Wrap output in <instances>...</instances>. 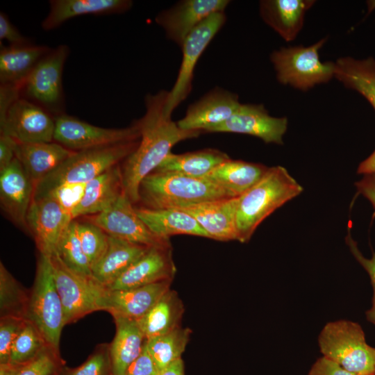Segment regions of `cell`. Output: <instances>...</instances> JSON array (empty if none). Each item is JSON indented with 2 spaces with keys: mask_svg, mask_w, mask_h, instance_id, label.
<instances>
[{
  "mask_svg": "<svg viewBox=\"0 0 375 375\" xmlns=\"http://www.w3.org/2000/svg\"><path fill=\"white\" fill-rule=\"evenodd\" d=\"M48 347L37 327L27 319L12 345L9 363L13 365H25Z\"/></svg>",
  "mask_w": 375,
  "mask_h": 375,
  "instance_id": "cell-36",
  "label": "cell"
},
{
  "mask_svg": "<svg viewBox=\"0 0 375 375\" xmlns=\"http://www.w3.org/2000/svg\"><path fill=\"white\" fill-rule=\"evenodd\" d=\"M269 167L229 158L214 168L205 178L224 189L232 198L241 196L256 184Z\"/></svg>",
  "mask_w": 375,
  "mask_h": 375,
  "instance_id": "cell-28",
  "label": "cell"
},
{
  "mask_svg": "<svg viewBox=\"0 0 375 375\" xmlns=\"http://www.w3.org/2000/svg\"><path fill=\"white\" fill-rule=\"evenodd\" d=\"M147 228L157 237L169 240L174 235L185 234L209 238L197 221L177 208H135Z\"/></svg>",
  "mask_w": 375,
  "mask_h": 375,
  "instance_id": "cell-27",
  "label": "cell"
},
{
  "mask_svg": "<svg viewBox=\"0 0 375 375\" xmlns=\"http://www.w3.org/2000/svg\"><path fill=\"white\" fill-rule=\"evenodd\" d=\"M227 0H185L160 12L156 23L163 28L167 36L182 46L190 33L212 13L224 12Z\"/></svg>",
  "mask_w": 375,
  "mask_h": 375,
  "instance_id": "cell-16",
  "label": "cell"
},
{
  "mask_svg": "<svg viewBox=\"0 0 375 375\" xmlns=\"http://www.w3.org/2000/svg\"><path fill=\"white\" fill-rule=\"evenodd\" d=\"M287 127V118L270 116L262 105L241 104L227 121L208 132L248 134L266 143L281 144Z\"/></svg>",
  "mask_w": 375,
  "mask_h": 375,
  "instance_id": "cell-15",
  "label": "cell"
},
{
  "mask_svg": "<svg viewBox=\"0 0 375 375\" xmlns=\"http://www.w3.org/2000/svg\"><path fill=\"white\" fill-rule=\"evenodd\" d=\"M176 273L171 247H153L106 288L126 290L164 281H172Z\"/></svg>",
  "mask_w": 375,
  "mask_h": 375,
  "instance_id": "cell-18",
  "label": "cell"
},
{
  "mask_svg": "<svg viewBox=\"0 0 375 375\" xmlns=\"http://www.w3.org/2000/svg\"><path fill=\"white\" fill-rule=\"evenodd\" d=\"M226 22L224 12L212 13L187 36L181 48L182 60L176 82L168 93L165 110L172 115L173 110L190 94L192 90L195 66L206 47Z\"/></svg>",
  "mask_w": 375,
  "mask_h": 375,
  "instance_id": "cell-10",
  "label": "cell"
},
{
  "mask_svg": "<svg viewBox=\"0 0 375 375\" xmlns=\"http://www.w3.org/2000/svg\"><path fill=\"white\" fill-rule=\"evenodd\" d=\"M123 193L122 170L116 165L86 183L83 196L72 212V219L103 212Z\"/></svg>",
  "mask_w": 375,
  "mask_h": 375,
  "instance_id": "cell-22",
  "label": "cell"
},
{
  "mask_svg": "<svg viewBox=\"0 0 375 375\" xmlns=\"http://www.w3.org/2000/svg\"><path fill=\"white\" fill-rule=\"evenodd\" d=\"M72 217L53 199L44 197L33 200L26 217L27 227L33 233L41 254H55L60 238Z\"/></svg>",
  "mask_w": 375,
  "mask_h": 375,
  "instance_id": "cell-14",
  "label": "cell"
},
{
  "mask_svg": "<svg viewBox=\"0 0 375 375\" xmlns=\"http://www.w3.org/2000/svg\"><path fill=\"white\" fill-rule=\"evenodd\" d=\"M0 129L17 143L49 142L55 119L39 105L19 97L0 114Z\"/></svg>",
  "mask_w": 375,
  "mask_h": 375,
  "instance_id": "cell-11",
  "label": "cell"
},
{
  "mask_svg": "<svg viewBox=\"0 0 375 375\" xmlns=\"http://www.w3.org/2000/svg\"><path fill=\"white\" fill-rule=\"evenodd\" d=\"M312 0H265L260 3L265 22L286 41L293 40L301 29Z\"/></svg>",
  "mask_w": 375,
  "mask_h": 375,
  "instance_id": "cell-26",
  "label": "cell"
},
{
  "mask_svg": "<svg viewBox=\"0 0 375 375\" xmlns=\"http://www.w3.org/2000/svg\"><path fill=\"white\" fill-rule=\"evenodd\" d=\"M140 200L148 208H178L202 202L232 198L206 178L153 172L140 183Z\"/></svg>",
  "mask_w": 375,
  "mask_h": 375,
  "instance_id": "cell-3",
  "label": "cell"
},
{
  "mask_svg": "<svg viewBox=\"0 0 375 375\" xmlns=\"http://www.w3.org/2000/svg\"><path fill=\"white\" fill-rule=\"evenodd\" d=\"M159 372L149 356L145 342L138 358L130 365L125 375H158Z\"/></svg>",
  "mask_w": 375,
  "mask_h": 375,
  "instance_id": "cell-44",
  "label": "cell"
},
{
  "mask_svg": "<svg viewBox=\"0 0 375 375\" xmlns=\"http://www.w3.org/2000/svg\"><path fill=\"white\" fill-rule=\"evenodd\" d=\"M74 151L59 143H17L15 158L35 185L56 169Z\"/></svg>",
  "mask_w": 375,
  "mask_h": 375,
  "instance_id": "cell-25",
  "label": "cell"
},
{
  "mask_svg": "<svg viewBox=\"0 0 375 375\" xmlns=\"http://www.w3.org/2000/svg\"><path fill=\"white\" fill-rule=\"evenodd\" d=\"M116 333L110 347L112 375H125L142 351L145 338L137 322L115 317Z\"/></svg>",
  "mask_w": 375,
  "mask_h": 375,
  "instance_id": "cell-29",
  "label": "cell"
},
{
  "mask_svg": "<svg viewBox=\"0 0 375 375\" xmlns=\"http://www.w3.org/2000/svg\"><path fill=\"white\" fill-rule=\"evenodd\" d=\"M78 238L91 268L101 259L108 246V235L92 222H77Z\"/></svg>",
  "mask_w": 375,
  "mask_h": 375,
  "instance_id": "cell-38",
  "label": "cell"
},
{
  "mask_svg": "<svg viewBox=\"0 0 375 375\" xmlns=\"http://www.w3.org/2000/svg\"><path fill=\"white\" fill-rule=\"evenodd\" d=\"M302 191V186L285 167H269L256 184L237 197V240L248 242L265 219Z\"/></svg>",
  "mask_w": 375,
  "mask_h": 375,
  "instance_id": "cell-2",
  "label": "cell"
},
{
  "mask_svg": "<svg viewBox=\"0 0 375 375\" xmlns=\"http://www.w3.org/2000/svg\"><path fill=\"white\" fill-rule=\"evenodd\" d=\"M150 248L108 235V249L101 259L92 267V278L106 288L143 256Z\"/></svg>",
  "mask_w": 375,
  "mask_h": 375,
  "instance_id": "cell-24",
  "label": "cell"
},
{
  "mask_svg": "<svg viewBox=\"0 0 375 375\" xmlns=\"http://www.w3.org/2000/svg\"><path fill=\"white\" fill-rule=\"evenodd\" d=\"M184 307L178 294L168 290L137 324L146 340L167 334L181 326Z\"/></svg>",
  "mask_w": 375,
  "mask_h": 375,
  "instance_id": "cell-31",
  "label": "cell"
},
{
  "mask_svg": "<svg viewBox=\"0 0 375 375\" xmlns=\"http://www.w3.org/2000/svg\"><path fill=\"white\" fill-rule=\"evenodd\" d=\"M158 375H185L184 364L179 358L162 370Z\"/></svg>",
  "mask_w": 375,
  "mask_h": 375,
  "instance_id": "cell-49",
  "label": "cell"
},
{
  "mask_svg": "<svg viewBox=\"0 0 375 375\" xmlns=\"http://www.w3.org/2000/svg\"><path fill=\"white\" fill-rule=\"evenodd\" d=\"M112 375V374H111Z\"/></svg>",
  "mask_w": 375,
  "mask_h": 375,
  "instance_id": "cell-53",
  "label": "cell"
},
{
  "mask_svg": "<svg viewBox=\"0 0 375 375\" xmlns=\"http://www.w3.org/2000/svg\"><path fill=\"white\" fill-rule=\"evenodd\" d=\"M323 356L356 375H374L375 348L365 340L362 327L347 320L326 324L319 336Z\"/></svg>",
  "mask_w": 375,
  "mask_h": 375,
  "instance_id": "cell-5",
  "label": "cell"
},
{
  "mask_svg": "<svg viewBox=\"0 0 375 375\" xmlns=\"http://www.w3.org/2000/svg\"><path fill=\"white\" fill-rule=\"evenodd\" d=\"M26 318L37 327L48 346L57 353L65 322L53 278L51 256L40 253Z\"/></svg>",
  "mask_w": 375,
  "mask_h": 375,
  "instance_id": "cell-6",
  "label": "cell"
},
{
  "mask_svg": "<svg viewBox=\"0 0 375 375\" xmlns=\"http://www.w3.org/2000/svg\"><path fill=\"white\" fill-rule=\"evenodd\" d=\"M51 50L43 46L10 45L0 51L1 85L22 86L37 63Z\"/></svg>",
  "mask_w": 375,
  "mask_h": 375,
  "instance_id": "cell-30",
  "label": "cell"
},
{
  "mask_svg": "<svg viewBox=\"0 0 375 375\" xmlns=\"http://www.w3.org/2000/svg\"><path fill=\"white\" fill-rule=\"evenodd\" d=\"M326 39L309 47H282L271 55L278 81L301 90L326 83L335 74V62H322L319 49Z\"/></svg>",
  "mask_w": 375,
  "mask_h": 375,
  "instance_id": "cell-7",
  "label": "cell"
},
{
  "mask_svg": "<svg viewBox=\"0 0 375 375\" xmlns=\"http://www.w3.org/2000/svg\"><path fill=\"white\" fill-rule=\"evenodd\" d=\"M229 158L226 153L213 149L181 154L170 153L153 172L205 178L214 168Z\"/></svg>",
  "mask_w": 375,
  "mask_h": 375,
  "instance_id": "cell-32",
  "label": "cell"
},
{
  "mask_svg": "<svg viewBox=\"0 0 375 375\" xmlns=\"http://www.w3.org/2000/svg\"><path fill=\"white\" fill-rule=\"evenodd\" d=\"M358 192L367 198L375 208V173L366 174L356 183Z\"/></svg>",
  "mask_w": 375,
  "mask_h": 375,
  "instance_id": "cell-48",
  "label": "cell"
},
{
  "mask_svg": "<svg viewBox=\"0 0 375 375\" xmlns=\"http://www.w3.org/2000/svg\"><path fill=\"white\" fill-rule=\"evenodd\" d=\"M172 281H164L126 290L106 288L102 310L112 317L138 320L143 317L170 290Z\"/></svg>",
  "mask_w": 375,
  "mask_h": 375,
  "instance_id": "cell-19",
  "label": "cell"
},
{
  "mask_svg": "<svg viewBox=\"0 0 375 375\" xmlns=\"http://www.w3.org/2000/svg\"><path fill=\"white\" fill-rule=\"evenodd\" d=\"M191 333L190 328L180 326L167 334L145 340L146 349L159 373L181 358Z\"/></svg>",
  "mask_w": 375,
  "mask_h": 375,
  "instance_id": "cell-34",
  "label": "cell"
},
{
  "mask_svg": "<svg viewBox=\"0 0 375 375\" xmlns=\"http://www.w3.org/2000/svg\"><path fill=\"white\" fill-rule=\"evenodd\" d=\"M0 40H6L13 46L26 44V38L2 12L0 13Z\"/></svg>",
  "mask_w": 375,
  "mask_h": 375,
  "instance_id": "cell-45",
  "label": "cell"
},
{
  "mask_svg": "<svg viewBox=\"0 0 375 375\" xmlns=\"http://www.w3.org/2000/svg\"><path fill=\"white\" fill-rule=\"evenodd\" d=\"M49 14L42 22V28L49 31L66 21L81 15H104L122 13L129 10L130 0H52Z\"/></svg>",
  "mask_w": 375,
  "mask_h": 375,
  "instance_id": "cell-23",
  "label": "cell"
},
{
  "mask_svg": "<svg viewBox=\"0 0 375 375\" xmlns=\"http://www.w3.org/2000/svg\"><path fill=\"white\" fill-rule=\"evenodd\" d=\"M237 197L202 202L178 208L192 216L210 238L237 240L235 212Z\"/></svg>",
  "mask_w": 375,
  "mask_h": 375,
  "instance_id": "cell-21",
  "label": "cell"
},
{
  "mask_svg": "<svg viewBox=\"0 0 375 375\" xmlns=\"http://www.w3.org/2000/svg\"><path fill=\"white\" fill-rule=\"evenodd\" d=\"M368 14L375 9V0L367 1Z\"/></svg>",
  "mask_w": 375,
  "mask_h": 375,
  "instance_id": "cell-51",
  "label": "cell"
},
{
  "mask_svg": "<svg viewBox=\"0 0 375 375\" xmlns=\"http://www.w3.org/2000/svg\"><path fill=\"white\" fill-rule=\"evenodd\" d=\"M55 254L70 270L86 277H92V268L82 249L77 233V222L74 219L62 234Z\"/></svg>",
  "mask_w": 375,
  "mask_h": 375,
  "instance_id": "cell-35",
  "label": "cell"
},
{
  "mask_svg": "<svg viewBox=\"0 0 375 375\" xmlns=\"http://www.w3.org/2000/svg\"><path fill=\"white\" fill-rule=\"evenodd\" d=\"M110 357L104 352H98L91 356L80 367L71 370L67 375H111Z\"/></svg>",
  "mask_w": 375,
  "mask_h": 375,
  "instance_id": "cell-43",
  "label": "cell"
},
{
  "mask_svg": "<svg viewBox=\"0 0 375 375\" xmlns=\"http://www.w3.org/2000/svg\"><path fill=\"white\" fill-rule=\"evenodd\" d=\"M334 76L343 85L361 94L375 110V60L341 58L335 62Z\"/></svg>",
  "mask_w": 375,
  "mask_h": 375,
  "instance_id": "cell-33",
  "label": "cell"
},
{
  "mask_svg": "<svg viewBox=\"0 0 375 375\" xmlns=\"http://www.w3.org/2000/svg\"><path fill=\"white\" fill-rule=\"evenodd\" d=\"M140 138L136 123L123 128H106L65 114L55 118L53 141L73 151L135 141Z\"/></svg>",
  "mask_w": 375,
  "mask_h": 375,
  "instance_id": "cell-9",
  "label": "cell"
},
{
  "mask_svg": "<svg viewBox=\"0 0 375 375\" xmlns=\"http://www.w3.org/2000/svg\"><path fill=\"white\" fill-rule=\"evenodd\" d=\"M357 172L365 175L375 173V150L360 164Z\"/></svg>",
  "mask_w": 375,
  "mask_h": 375,
  "instance_id": "cell-50",
  "label": "cell"
},
{
  "mask_svg": "<svg viewBox=\"0 0 375 375\" xmlns=\"http://www.w3.org/2000/svg\"><path fill=\"white\" fill-rule=\"evenodd\" d=\"M69 47L60 45L47 53L35 66L22 86L31 99L50 109L62 101V74Z\"/></svg>",
  "mask_w": 375,
  "mask_h": 375,
  "instance_id": "cell-13",
  "label": "cell"
},
{
  "mask_svg": "<svg viewBox=\"0 0 375 375\" xmlns=\"http://www.w3.org/2000/svg\"><path fill=\"white\" fill-rule=\"evenodd\" d=\"M34 190V183L17 158L0 172L1 204L14 222L21 226L27 227L26 217Z\"/></svg>",
  "mask_w": 375,
  "mask_h": 375,
  "instance_id": "cell-20",
  "label": "cell"
},
{
  "mask_svg": "<svg viewBox=\"0 0 375 375\" xmlns=\"http://www.w3.org/2000/svg\"><path fill=\"white\" fill-rule=\"evenodd\" d=\"M167 91L146 97V112L135 123L140 133L138 147L126 159L122 170L124 194L133 203L140 200L142 181L153 172L178 142L196 138L201 131L181 128L165 110Z\"/></svg>",
  "mask_w": 375,
  "mask_h": 375,
  "instance_id": "cell-1",
  "label": "cell"
},
{
  "mask_svg": "<svg viewBox=\"0 0 375 375\" xmlns=\"http://www.w3.org/2000/svg\"><path fill=\"white\" fill-rule=\"evenodd\" d=\"M49 347L28 363L18 365L15 375H55L56 360Z\"/></svg>",
  "mask_w": 375,
  "mask_h": 375,
  "instance_id": "cell-41",
  "label": "cell"
},
{
  "mask_svg": "<svg viewBox=\"0 0 375 375\" xmlns=\"http://www.w3.org/2000/svg\"><path fill=\"white\" fill-rule=\"evenodd\" d=\"M27 319L17 316L1 317L0 365L9 364L12 345L24 327Z\"/></svg>",
  "mask_w": 375,
  "mask_h": 375,
  "instance_id": "cell-39",
  "label": "cell"
},
{
  "mask_svg": "<svg viewBox=\"0 0 375 375\" xmlns=\"http://www.w3.org/2000/svg\"><path fill=\"white\" fill-rule=\"evenodd\" d=\"M346 242L353 256L364 267L370 277L374 294L372 307L366 312V318L369 322L375 324V253L373 252L371 258L364 257L359 251L356 242L351 238L350 232H348V235L346 237Z\"/></svg>",
  "mask_w": 375,
  "mask_h": 375,
  "instance_id": "cell-42",
  "label": "cell"
},
{
  "mask_svg": "<svg viewBox=\"0 0 375 375\" xmlns=\"http://www.w3.org/2000/svg\"><path fill=\"white\" fill-rule=\"evenodd\" d=\"M85 185L86 183L65 184L53 189L43 197L53 199L71 216L83 196Z\"/></svg>",
  "mask_w": 375,
  "mask_h": 375,
  "instance_id": "cell-40",
  "label": "cell"
},
{
  "mask_svg": "<svg viewBox=\"0 0 375 375\" xmlns=\"http://www.w3.org/2000/svg\"><path fill=\"white\" fill-rule=\"evenodd\" d=\"M240 105L236 94L217 88L191 104L177 124L184 130L208 132L227 121Z\"/></svg>",
  "mask_w": 375,
  "mask_h": 375,
  "instance_id": "cell-17",
  "label": "cell"
},
{
  "mask_svg": "<svg viewBox=\"0 0 375 375\" xmlns=\"http://www.w3.org/2000/svg\"><path fill=\"white\" fill-rule=\"evenodd\" d=\"M28 299L24 290L0 263V309L1 317L17 316L26 318Z\"/></svg>",
  "mask_w": 375,
  "mask_h": 375,
  "instance_id": "cell-37",
  "label": "cell"
},
{
  "mask_svg": "<svg viewBox=\"0 0 375 375\" xmlns=\"http://www.w3.org/2000/svg\"><path fill=\"white\" fill-rule=\"evenodd\" d=\"M51 260L65 325L94 311L102 310L105 287L92 277H86L70 270L56 254L51 256Z\"/></svg>",
  "mask_w": 375,
  "mask_h": 375,
  "instance_id": "cell-8",
  "label": "cell"
},
{
  "mask_svg": "<svg viewBox=\"0 0 375 375\" xmlns=\"http://www.w3.org/2000/svg\"><path fill=\"white\" fill-rule=\"evenodd\" d=\"M308 375H356L351 373L338 363L322 356L312 366Z\"/></svg>",
  "mask_w": 375,
  "mask_h": 375,
  "instance_id": "cell-46",
  "label": "cell"
},
{
  "mask_svg": "<svg viewBox=\"0 0 375 375\" xmlns=\"http://www.w3.org/2000/svg\"><path fill=\"white\" fill-rule=\"evenodd\" d=\"M138 140L74 151L35 186L33 200L43 197L65 184L87 183L126 159L138 147Z\"/></svg>",
  "mask_w": 375,
  "mask_h": 375,
  "instance_id": "cell-4",
  "label": "cell"
},
{
  "mask_svg": "<svg viewBox=\"0 0 375 375\" xmlns=\"http://www.w3.org/2000/svg\"><path fill=\"white\" fill-rule=\"evenodd\" d=\"M17 142L11 137L1 134L0 136V172L6 169L15 158Z\"/></svg>",
  "mask_w": 375,
  "mask_h": 375,
  "instance_id": "cell-47",
  "label": "cell"
},
{
  "mask_svg": "<svg viewBox=\"0 0 375 375\" xmlns=\"http://www.w3.org/2000/svg\"><path fill=\"white\" fill-rule=\"evenodd\" d=\"M91 222L111 237L149 247H171L169 240L157 237L147 228L124 193L109 208L94 215Z\"/></svg>",
  "mask_w": 375,
  "mask_h": 375,
  "instance_id": "cell-12",
  "label": "cell"
},
{
  "mask_svg": "<svg viewBox=\"0 0 375 375\" xmlns=\"http://www.w3.org/2000/svg\"><path fill=\"white\" fill-rule=\"evenodd\" d=\"M374 375H375V372H374Z\"/></svg>",
  "mask_w": 375,
  "mask_h": 375,
  "instance_id": "cell-52",
  "label": "cell"
}]
</instances>
